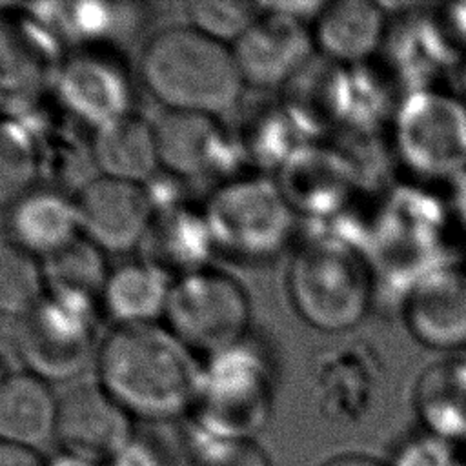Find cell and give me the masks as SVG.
<instances>
[{"mask_svg": "<svg viewBox=\"0 0 466 466\" xmlns=\"http://www.w3.org/2000/svg\"><path fill=\"white\" fill-rule=\"evenodd\" d=\"M96 382L133 417L171 422L197 402L202 359L164 322L113 326L95 357Z\"/></svg>", "mask_w": 466, "mask_h": 466, "instance_id": "6da1fadb", "label": "cell"}, {"mask_svg": "<svg viewBox=\"0 0 466 466\" xmlns=\"http://www.w3.org/2000/svg\"><path fill=\"white\" fill-rule=\"evenodd\" d=\"M284 288L304 324L322 333H346L364 320L379 286L364 249L353 238L309 226L291 249Z\"/></svg>", "mask_w": 466, "mask_h": 466, "instance_id": "7a4b0ae2", "label": "cell"}, {"mask_svg": "<svg viewBox=\"0 0 466 466\" xmlns=\"http://www.w3.org/2000/svg\"><path fill=\"white\" fill-rule=\"evenodd\" d=\"M135 67L140 86L164 111L224 118L240 104L246 89L231 47L186 22L149 35Z\"/></svg>", "mask_w": 466, "mask_h": 466, "instance_id": "3957f363", "label": "cell"}, {"mask_svg": "<svg viewBox=\"0 0 466 466\" xmlns=\"http://www.w3.org/2000/svg\"><path fill=\"white\" fill-rule=\"evenodd\" d=\"M277 377L271 348L255 335L202 359L189 426L218 439L253 441L269 420Z\"/></svg>", "mask_w": 466, "mask_h": 466, "instance_id": "277c9868", "label": "cell"}, {"mask_svg": "<svg viewBox=\"0 0 466 466\" xmlns=\"http://www.w3.org/2000/svg\"><path fill=\"white\" fill-rule=\"evenodd\" d=\"M202 209L217 253L266 264L297 244L300 218L273 175L238 171L213 186Z\"/></svg>", "mask_w": 466, "mask_h": 466, "instance_id": "5b68a950", "label": "cell"}, {"mask_svg": "<svg viewBox=\"0 0 466 466\" xmlns=\"http://www.w3.org/2000/svg\"><path fill=\"white\" fill-rule=\"evenodd\" d=\"M450 217L444 200L417 187H393L360 224L362 249L379 280L406 289L428 269L448 260Z\"/></svg>", "mask_w": 466, "mask_h": 466, "instance_id": "8992f818", "label": "cell"}, {"mask_svg": "<svg viewBox=\"0 0 466 466\" xmlns=\"http://www.w3.org/2000/svg\"><path fill=\"white\" fill-rule=\"evenodd\" d=\"M391 147L415 178L448 184L466 173V98L441 86L404 93L391 116Z\"/></svg>", "mask_w": 466, "mask_h": 466, "instance_id": "52a82bcc", "label": "cell"}, {"mask_svg": "<svg viewBox=\"0 0 466 466\" xmlns=\"http://www.w3.org/2000/svg\"><path fill=\"white\" fill-rule=\"evenodd\" d=\"M98 300L47 289L16 320L15 346L24 370L51 382H67L95 362L100 344Z\"/></svg>", "mask_w": 466, "mask_h": 466, "instance_id": "ba28073f", "label": "cell"}, {"mask_svg": "<svg viewBox=\"0 0 466 466\" xmlns=\"http://www.w3.org/2000/svg\"><path fill=\"white\" fill-rule=\"evenodd\" d=\"M162 322L206 359L251 335V300L238 279L211 264L173 280Z\"/></svg>", "mask_w": 466, "mask_h": 466, "instance_id": "9c48e42d", "label": "cell"}, {"mask_svg": "<svg viewBox=\"0 0 466 466\" xmlns=\"http://www.w3.org/2000/svg\"><path fill=\"white\" fill-rule=\"evenodd\" d=\"M66 53L58 36L27 4H2L0 118H20L49 104Z\"/></svg>", "mask_w": 466, "mask_h": 466, "instance_id": "30bf717a", "label": "cell"}, {"mask_svg": "<svg viewBox=\"0 0 466 466\" xmlns=\"http://www.w3.org/2000/svg\"><path fill=\"white\" fill-rule=\"evenodd\" d=\"M137 67L122 49L78 47L66 53L53 91V102L89 135L135 111Z\"/></svg>", "mask_w": 466, "mask_h": 466, "instance_id": "8fae6325", "label": "cell"}, {"mask_svg": "<svg viewBox=\"0 0 466 466\" xmlns=\"http://www.w3.org/2000/svg\"><path fill=\"white\" fill-rule=\"evenodd\" d=\"M366 167L344 142L317 140L299 147L273 175L300 220L326 224L344 218L364 189Z\"/></svg>", "mask_w": 466, "mask_h": 466, "instance_id": "7c38bea8", "label": "cell"}, {"mask_svg": "<svg viewBox=\"0 0 466 466\" xmlns=\"http://www.w3.org/2000/svg\"><path fill=\"white\" fill-rule=\"evenodd\" d=\"M258 4V15L231 53L242 82L255 89L282 91L317 56L311 22Z\"/></svg>", "mask_w": 466, "mask_h": 466, "instance_id": "4fadbf2b", "label": "cell"}, {"mask_svg": "<svg viewBox=\"0 0 466 466\" xmlns=\"http://www.w3.org/2000/svg\"><path fill=\"white\" fill-rule=\"evenodd\" d=\"M153 124L162 171L184 182L213 178L217 184L246 169L235 127L222 116L164 111Z\"/></svg>", "mask_w": 466, "mask_h": 466, "instance_id": "5bb4252c", "label": "cell"}, {"mask_svg": "<svg viewBox=\"0 0 466 466\" xmlns=\"http://www.w3.org/2000/svg\"><path fill=\"white\" fill-rule=\"evenodd\" d=\"M408 333L422 346L448 353L466 350V264L451 258L422 273L402 295Z\"/></svg>", "mask_w": 466, "mask_h": 466, "instance_id": "9a60e30c", "label": "cell"}, {"mask_svg": "<svg viewBox=\"0 0 466 466\" xmlns=\"http://www.w3.org/2000/svg\"><path fill=\"white\" fill-rule=\"evenodd\" d=\"M82 237L104 253L124 255L142 248L153 218L144 184L95 175L76 193Z\"/></svg>", "mask_w": 466, "mask_h": 466, "instance_id": "2e32d148", "label": "cell"}, {"mask_svg": "<svg viewBox=\"0 0 466 466\" xmlns=\"http://www.w3.org/2000/svg\"><path fill=\"white\" fill-rule=\"evenodd\" d=\"M135 435L133 417L95 380L58 397L60 451L106 464Z\"/></svg>", "mask_w": 466, "mask_h": 466, "instance_id": "e0dca14e", "label": "cell"}, {"mask_svg": "<svg viewBox=\"0 0 466 466\" xmlns=\"http://www.w3.org/2000/svg\"><path fill=\"white\" fill-rule=\"evenodd\" d=\"M140 249L142 258L171 279L211 266L217 249L202 204L184 195L153 206V218Z\"/></svg>", "mask_w": 466, "mask_h": 466, "instance_id": "ac0fdd59", "label": "cell"}, {"mask_svg": "<svg viewBox=\"0 0 466 466\" xmlns=\"http://www.w3.org/2000/svg\"><path fill=\"white\" fill-rule=\"evenodd\" d=\"M4 231L5 240L46 260L82 237L75 193L36 184L4 209Z\"/></svg>", "mask_w": 466, "mask_h": 466, "instance_id": "d6986e66", "label": "cell"}, {"mask_svg": "<svg viewBox=\"0 0 466 466\" xmlns=\"http://www.w3.org/2000/svg\"><path fill=\"white\" fill-rule=\"evenodd\" d=\"M390 13L380 2H324L311 20L315 51L337 66H364L382 53Z\"/></svg>", "mask_w": 466, "mask_h": 466, "instance_id": "ffe728a7", "label": "cell"}, {"mask_svg": "<svg viewBox=\"0 0 466 466\" xmlns=\"http://www.w3.org/2000/svg\"><path fill=\"white\" fill-rule=\"evenodd\" d=\"M20 118L29 131L40 184L76 193L96 175L91 135L62 113L53 100Z\"/></svg>", "mask_w": 466, "mask_h": 466, "instance_id": "44dd1931", "label": "cell"}, {"mask_svg": "<svg viewBox=\"0 0 466 466\" xmlns=\"http://www.w3.org/2000/svg\"><path fill=\"white\" fill-rule=\"evenodd\" d=\"M27 5L51 27L66 51L78 47L122 49L146 22V7L129 2H40Z\"/></svg>", "mask_w": 466, "mask_h": 466, "instance_id": "7402d4cb", "label": "cell"}, {"mask_svg": "<svg viewBox=\"0 0 466 466\" xmlns=\"http://www.w3.org/2000/svg\"><path fill=\"white\" fill-rule=\"evenodd\" d=\"M402 15L397 29H388L382 51L388 55L390 71L406 86V91L437 86L446 71L457 69L461 53L451 44L435 15Z\"/></svg>", "mask_w": 466, "mask_h": 466, "instance_id": "603a6c76", "label": "cell"}, {"mask_svg": "<svg viewBox=\"0 0 466 466\" xmlns=\"http://www.w3.org/2000/svg\"><path fill=\"white\" fill-rule=\"evenodd\" d=\"M320 408L337 419H357L371 404L380 384V359L364 340H350L322 351L313 366Z\"/></svg>", "mask_w": 466, "mask_h": 466, "instance_id": "cb8c5ba5", "label": "cell"}, {"mask_svg": "<svg viewBox=\"0 0 466 466\" xmlns=\"http://www.w3.org/2000/svg\"><path fill=\"white\" fill-rule=\"evenodd\" d=\"M58 395L31 371L7 373L0 384V442L38 451L55 439Z\"/></svg>", "mask_w": 466, "mask_h": 466, "instance_id": "d4e9b609", "label": "cell"}, {"mask_svg": "<svg viewBox=\"0 0 466 466\" xmlns=\"http://www.w3.org/2000/svg\"><path fill=\"white\" fill-rule=\"evenodd\" d=\"M173 280L146 258L126 260L109 269L100 293V309L113 326L157 324L164 320Z\"/></svg>", "mask_w": 466, "mask_h": 466, "instance_id": "484cf974", "label": "cell"}, {"mask_svg": "<svg viewBox=\"0 0 466 466\" xmlns=\"http://www.w3.org/2000/svg\"><path fill=\"white\" fill-rule=\"evenodd\" d=\"M413 410L422 430L462 442L466 439V353H448L426 366L415 380Z\"/></svg>", "mask_w": 466, "mask_h": 466, "instance_id": "4316f807", "label": "cell"}, {"mask_svg": "<svg viewBox=\"0 0 466 466\" xmlns=\"http://www.w3.org/2000/svg\"><path fill=\"white\" fill-rule=\"evenodd\" d=\"M91 157L96 175L147 184L160 167L155 124L133 113L91 133Z\"/></svg>", "mask_w": 466, "mask_h": 466, "instance_id": "83f0119b", "label": "cell"}, {"mask_svg": "<svg viewBox=\"0 0 466 466\" xmlns=\"http://www.w3.org/2000/svg\"><path fill=\"white\" fill-rule=\"evenodd\" d=\"M246 169L275 175L282 164L309 140L299 122L277 98L258 104L235 127Z\"/></svg>", "mask_w": 466, "mask_h": 466, "instance_id": "f1b7e54d", "label": "cell"}, {"mask_svg": "<svg viewBox=\"0 0 466 466\" xmlns=\"http://www.w3.org/2000/svg\"><path fill=\"white\" fill-rule=\"evenodd\" d=\"M106 255L86 237L42 260L47 289L73 293L100 300L102 288L109 275ZM100 304V302H98Z\"/></svg>", "mask_w": 466, "mask_h": 466, "instance_id": "f546056e", "label": "cell"}, {"mask_svg": "<svg viewBox=\"0 0 466 466\" xmlns=\"http://www.w3.org/2000/svg\"><path fill=\"white\" fill-rule=\"evenodd\" d=\"M46 291L42 260L4 238L0 242V315L22 319Z\"/></svg>", "mask_w": 466, "mask_h": 466, "instance_id": "4dcf8cb0", "label": "cell"}, {"mask_svg": "<svg viewBox=\"0 0 466 466\" xmlns=\"http://www.w3.org/2000/svg\"><path fill=\"white\" fill-rule=\"evenodd\" d=\"M40 184L38 167L22 118H0V208Z\"/></svg>", "mask_w": 466, "mask_h": 466, "instance_id": "1f68e13d", "label": "cell"}, {"mask_svg": "<svg viewBox=\"0 0 466 466\" xmlns=\"http://www.w3.org/2000/svg\"><path fill=\"white\" fill-rule=\"evenodd\" d=\"M257 15V2L197 0L186 5V24L229 47L242 36Z\"/></svg>", "mask_w": 466, "mask_h": 466, "instance_id": "d6a6232c", "label": "cell"}, {"mask_svg": "<svg viewBox=\"0 0 466 466\" xmlns=\"http://www.w3.org/2000/svg\"><path fill=\"white\" fill-rule=\"evenodd\" d=\"M184 437L189 466H271L269 457L255 441L218 439L189 424Z\"/></svg>", "mask_w": 466, "mask_h": 466, "instance_id": "836d02e7", "label": "cell"}, {"mask_svg": "<svg viewBox=\"0 0 466 466\" xmlns=\"http://www.w3.org/2000/svg\"><path fill=\"white\" fill-rule=\"evenodd\" d=\"M388 466H457V444L422 430L397 444Z\"/></svg>", "mask_w": 466, "mask_h": 466, "instance_id": "e575fe53", "label": "cell"}, {"mask_svg": "<svg viewBox=\"0 0 466 466\" xmlns=\"http://www.w3.org/2000/svg\"><path fill=\"white\" fill-rule=\"evenodd\" d=\"M106 466H169V462L153 439L135 433L129 442L106 462Z\"/></svg>", "mask_w": 466, "mask_h": 466, "instance_id": "d590c367", "label": "cell"}, {"mask_svg": "<svg viewBox=\"0 0 466 466\" xmlns=\"http://www.w3.org/2000/svg\"><path fill=\"white\" fill-rule=\"evenodd\" d=\"M450 189L444 198L450 222L466 233V173L448 182Z\"/></svg>", "mask_w": 466, "mask_h": 466, "instance_id": "8d00e7d4", "label": "cell"}, {"mask_svg": "<svg viewBox=\"0 0 466 466\" xmlns=\"http://www.w3.org/2000/svg\"><path fill=\"white\" fill-rule=\"evenodd\" d=\"M0 466H47L38 451L0 442Z\"/></svg>", "mask_w": 466, "mask_h": 466, "instance_id": "74e56055", "label": "cell"}, {"mask_svg": "<svg viewBox=\"0 0 466 466\" xmlns=\"http://www.w3.org/2000/svg\"><path fill=\"white\" fill-rule=\"evenodd\" d=\"M320 466H386L379 462L377 459L370 455H359V453H346V455H337Z\"/></svg>", "mask_w": 466, "mask_h": 466, "instance_id": "f35d334b", "label": "cell"}, {"mask_svg": "<svg viewBox=\"0 0 466 466\" xmlns=\"http://www.w3.org/2000/svg\"><path fill=\"white\" fill-rule=\"evenodd\" d=\"M47 466H106V464L86 459V457H78V455H73V453L58 451L53 459L47 461Z\"/></svg>", "mask_w": 466, "mask_h": 466, "instance_id": "ab89813d", "label": "cell"}, {"mask_svg": "<svg viewBox=\"0 0 466 466\" xmlns=\"http://www.w3.org/2000/svg\"><path fill=\"white\" fill-rule=\"evenodd\" d=\"M453 75L457 76V82H459V93L466 98V55L461 58Z\"/></svg>", "mask_w": 466, "mask_h": 466, "instance_id": "60d3db41", "label": "cell"}, {"mask_svg": "<svg viewBox=\"0 0 466 466\" xmlns=\"http://www.w3.org/2000/svg\"><path fill=\"white\" fill-rule=\"evenodd\" d=\"M457 466H466V439L457 444Z\"/></svg>", "mask_w": 466, "mask_h": 466, "instance_id": "b9f144b4", "label": "cell"}, {"mask_svg": "<svg viewBox=\"0 0 466 466\" xmlns=\"http://www.w3.org/2000/svg\"><path fill=\"white\" fill-rule=\"evenodd\" d=\"M7 377V371H5V368H4V362H2V359H0V384L4 382V379Z\"/></svg>", "mask_w": 466, "mask_h": 466, "instance_id": "7bdbcfd3", "label": "cell"}]
</instances>
